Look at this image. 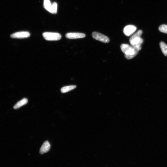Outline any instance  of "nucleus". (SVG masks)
<instances>
[{
    "label": "nucleus",
    "instance_id": "nucleus-11",
    "mask_svg": "<svg viewBox=\"0 0 167 167\" xmlns=\"http://www.w3.org/2000/svg\"><path fill=\"white\" fill-rule=\"evenodd\" d=\"M160 46L162 53L165 56H167V45L164 42L161 41Z\"/></svg>",
    "mask_w": 167,
    "mask_h": 167
},
{
    "label": "nucleus",
    "instance_id": "nucleus-15",
    "mask_svg": "<svg viewBox=\"0 0 167 167\" xmlns=\"http://www.w3.org/2000/svg\"><path fill=\"white\" fill-rule=\"evenodd\" d=\"M143 33V31H142L141 30L139 31H138L135 34L133 35L132 37H131L130 39H129V40H132L136 38V37H141Z\"/></svg>",
    "mask_w": 167,
    "mask_h": 167
},
{
    "label": "nucleus",
    "instance_id": "nucleus-4",
    "mask_svg": "<svg viewBox=\"0 0 167 167\" xmlns=\"http://www.w3.org/2000/svg\"><path fill=\"white\" fill-rule=\"evenodd\" d=\"M30 33L27 31H21L16 32L11 35L10 37L12 38L22 39L28 38L30 36Z\"/></svg>",
    "mask_w": 167,
    "mask_h": 167
},
{
    "label": "nucleus",
    "instance_id": "nucleus-9",
    "mask_svg": "<svg viewBox=\"0 0 167 167\" xmlns=\"http://www.w3.org/2000/svg\"><path fill=\"white\" fill-rule=\"evenodd\" d=\"M28 102V100L26 98H24L22 100H20L14 106V108L15 109H17L22 107V106L26 105Z\"/></svg>",
    "mask_w": 167,
    "mask_h": 167
},
{
    "label": "nucleus",
    "instance_id": "nucleus-10",
    "mask_svg": "<svg viewBox=\"0 0 167 167\" xmlns=\"http://www.w3.org/2000/svg\"><path fill=\"white\" fill-rule=\"evenodd\" d=\"M77 87L76 86L72 85L64 86L61 89V93H66L68 92L73 90Z\"/></svg>",
    "mask_w": 167,
    "mask_h": 167
},
{
    "label": "nucleus",
    "instance_id": "nucleus-2",
    "mask_svg": "<svg viewBox=\"0 0 167 167\" xmlns=\"http://www.w3.org/2000/svg\"><path fill=\"white\" fill-rule=\"evenodd\" d=\"M43 35L44 39L48 41H58L61 38V35L57 33L44 32Z\"/></svg>",
    "mask_w": 167,
    "mask_h": 167
},
{
    "label": "nucleus",
    "instance_id": "nucleus-8",
    "mask_svg": "<svg viewBox=\"0 0 167 167\" xmlns=\"http://www.w3.org/2000/svg\"><path fill=\"white\" fill-rule=\"evenodd\" d=\"M143 41V39L141 37H136L132 40H129L131 45H141Z\"/></svg>",
    "mask_w": 167,
    "mask_h": 167
},
{
    "label": "nucleus",
    "instance_id": "nucleus-5",
    "mask_svg": "<svg viewBox=\"0 0 167 167\" xmlns=\"http://www.w3.org/2000/svg\"><path fill=\"white\" fill-rule=\"evenodd\" d=\"M86 35L84 33H69L66 35V38L69 39H75L84 38Z\"/></svg>",
    "mask_w": 167,
    "mask_h": 167
},
{
    "label": "nucleus",
    "instance_id": "nucleus-12",
    "mask_svg": "<svg viewBox=\"0 0 167 167\" xmlns=\"http://www.w3.org/2000/svg\"><path fill=\"white\" fill-rule=\"evenodd\" d=\"M57 4L56 2L52 4V6L49 12L52 14H56L57 12Z\"/></svg>",
    "mask_w": 167,
    "mask_h": 167
},
{
    "label": "nucleus",
    "instance_id": "nucleus-1",
    "mask_svg": "<svg viewBox=\"0 0 167 167\" xmlns=\"http://www.w3.org/2000/svg\"><path fill=\"white\" fill-rule=\"evenodd\" d=\"M120 48L124 54L125 58L128 60L132 59L138 53L141 49V45H129L123 44L121 45Z\"/></svg>",
    "mask_w": 167,
    "mask_h": 167
},
{
    "label": "nucleus",
    "instance_id": "nucleus-13",
    "mask_svg": "<svg viewBox=\"0 0 167 167\" xmlns=\"http://www.w3.org/2000/svg\"><path fill=\"white\" fill-rule=\"evenodd\" d=\"M52 4L51 3L50 0H44V7L46 10L49 12L52 6Z\"/></svg>",
    "mask_w": 167,
    "mask_h": 167
},
{
    "label": "nucleus",
    "instance_id": "nucleus-14",
    "mask_svg": "<svg viewBox=\"0 0 167 167\" xmlns=\"http://www.w3.org/2000/svg\"><path fill=\"white\" fill-rule=\"evenodd\" d=\"M158 29L161 32L167 34V25H161L159 27Z\"/></svg>",
    "mask_w": 167,
    "mask_h": 167
},
{
    "label": "nucleus",
    "instance_id": "nucleus-6",
    "mask_svg": "<svg viewBox=\"0 0 167 167\" xmlns=\"http://www.w3.org/2000/svg\"><path fill=\"white\" fill-rule=\"evenodd\" d=\"M136 27L133 25H128L124 28V33L126 36H129L132 34L136 31Z\"/></svg>",
    "mask_w": 167,
    "mask_h": 167
},
{
    "label": "nucleus",
    "instance_id": "nucleus-3",
    "mask_svg": "<svg viewBox=\"0 0 167 167\" xmlns=\"http://www.w3.org/2000/svg\"><path fill=\"white\" fill-rule=\"evenodd\" d=\"M92 36L94 39L103 43H107L110 41V39L108 37L98 32H93L92 33Z\"/></svg>",
    "mask_w": 167,
    "mask_h": 167
},
{
    "label": "nucleus",
    "instance_id": "nucleus-7",
    "mask_svg": "<svg viewBox=\"0 0 167 167\" xmlns=\"http://www.w3.org/2000/svg\"><path fill=\"white\" fill-rule=\"evenodd\" d=\"M51 148V145L48 141L44 142L42 145L40 150V153L42 154L48 152Z\"/></svg>",
    "mask_w": 167,
    "mask_h": 167
}]
</instances>
